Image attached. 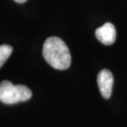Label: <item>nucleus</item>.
Wrapping results in <instances>:
<instances>
[{
  "label": "nucleus",
  "instance_id": "nucleus-4",
  "mask_svg": "<svg viewBox=\"0 0 127 127\" xmlns=\"http://www.w3.org/2000/svg\"><path fill=\"white\" fill-rule=\"evenodd\" d=\"M97 39L105 45H111L116 40V30L113 24L104 23L95 31Z\"/></svg>",
  "mask_w": 127,
  "mask_h": 127
},
{
  "label": "nucleus",
  "instance_id": "nucleus-5",
  "mask_svg": "<svg viewBox=\"0 0 127 127\" xmlns=\"http://www.w3.org/2000/svg\"><path fill=\"white\" fill-rule=\"evenodd\" d=\"M12 51V47L9 45H0V68L11 55Z\"/></svg>",
  "mask_w": 127,
  "mask_h": 127
},
{
  "label": "nucleus",
  "instance_id": "nucleus-2",
  "mask_svg": "<svg viewBox=\"0 0 127 127\" xmlns=\"http://www.w3.org/2000/svg\"><path fill=\"white\" fill-rule=\"evenodd\" d=\"M31 91L23 85H14L9 81L0 83V101L4 104H13L29 100Z\"/></svg>",
  "mask_w": 127,
  "mask_h": 127
},
{
  "label": "nucleus",
  "instance_id": "nucleus-6",
  "mask_svg": "<svg viewBox=\"0 0 127 127\" xmlns=\"http://www.w3.org/2000/svg\"><path fill=\"white\" fill-rule=\"evenodd\" d=\"M15 1H16V2H18V3H24V2H26L27 0H14Z\"/></svg>",
  "mask_w": 127,
  "mask_h": 127
},
{
  "label": "nucleus",
  "instance_id": "nucleus-1",
  "mask_svg": "<svg viewBox=\"0 0 127 127\" xmlns=\"http://www.w3.org/2000/svg\"><path fill=\"white\" fill-rule=\"evenodd\" d=\"M42 55L46 62L56 69L64 70L71 65V58L68 47L57 37L46 39L42 47Z\"/></svg>",
  "mask_w": 127,
  "mask_h": 127
},
{
  "label": "nucleus",
  "instance_id": "nucleus-3",
  "mask_svg": "<svg viewBox=\"0 0 127 127\" xmlns=\"http://www.w3.org/2000/svg\"><path fill=\"white\" fill-rule=\"evenodd\" d=\"M97 85L102 96L109 99L112 94L114 78L112 73L108 69H102L97 74Z\"/></svg>",
  "mask_w": 127,
  "mask_h": 127
}]
</instances>
